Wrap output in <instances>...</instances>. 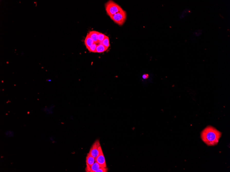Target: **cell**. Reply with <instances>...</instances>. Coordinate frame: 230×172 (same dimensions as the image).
Listing matches in <instances>:
<instances>
[{
    "label": "cell",
    "mask_w": 230,
    "mask_h": 172,
    "mask_svg": "<svg viewBox=\"0 0 230 172\" xmlns=\"http://www.w3.org/2000/svg\"><path fill=\"white\" fill-rule=\"evenodd\" d=\"M222 133L211 126H208L200 134V137L203 142L208 146H214L218 143Z\"/></svg>",
    "instance_id": "6da1fadb"
},
{
    "label": "cell",
    "mask_w": 230,
    "mask_h": 172,
    "mask_svg": "<svg viewBox=\"0 0 230 172\" xmlns=\"http://www.w3.org/2000/svg\"><path fill=\"white\" fill-rule=\"evenodd\" d=\"M105 6L106 12L109 17L123 10L120 6L112 1L107 2Z\"/></svg>",
    "instance_id": "7a4b0ae2"
},
{
    "label": "cell",
    "mask_w": 230,
    "mask_h": 172,
    "mask_svg": "<svg viewBox=\"0 0 230 172\" xmlns=\"http://www.w3.org/2000/svg\"><path fill=\"white\" fill-rule=\"evenodd\" d=\"M110 18L114 23L119 25L122 26L126 21V13L125 11L123 10L114 15L110 16Z\"/></svg>",
    "instance_id": "3957f363"
},
{
    "label": "cell",
    "mask_w": 230,
    "mask_h": 172,
    "mask_svg": "<svg viewBox=\"0 0 230 172\" xmlns=\"http://www.w3.org/2000/svg\"><path fill=\"white\" fill-rule=\"evenodd\" d=\"M100 145V141L99 140H96L93 144L90 149L89 153L92 156L96 159L99 154V148Z\"/></svg>",
    "instance_id": "277c9868"
},
{
    "label": "cell",
    "mask_w": 230,
    "mask_h": 172,
    "mask_svg": "<svg viewBox=\"0 0 230 172\" xmlns=\"http://www.w3.org/2000/svg\"><path fill=\"white\" fill-rule=\"evenodd\" d=\"M95 161L98 163L101 167H107L106 162H105V158H104V154L101 148V146H100L99 148V154L95 159Z\"/></svg>",
    "instance_id": "5b68a950"
},
{
    "label": "cell",
    "mask_w": 230,
    "mask_h": 172,
    "mask_svg": "<svg viewBox=\"0 0 230 172\" xmlns=\"http://www.w3.org/2000/svg\"><path fill=\"white\" fill-rule=\"evenodd\" d=\"M100 167H101L100 165L95 161V163L90 167H86V171L88 172H96Z\"/></svg>",
    "instance_id": "8992f818"
},
{
    "label": "cell",
    "mask_w": 230,
    "mask_h": 172,
    "mask_svg": "<svg viewBox=\"0 0 230 172\" xmlns=\"http://www.w3.org/2000/svg\"><path fill=\"white\" fill-rule=\"evenodd\" d=\"M95 162V159L89 154L88 153L86 158V165L87 166L90 167Z\"/></svg>",
    "instance_id": "52a82bcc"
},
{
    "label": "cell",
    "mask_w": 230,
    "mask_h": 172,
    "mask_svg": "<svg viewBox=\"0 0 230 172\" xmlns=\"http://www.w3.org/2000/svg\"><path fill=\"white\" fill-rule=\"evenodd\" d=\"M99 33V32L97 31H91L88 33L89 36L91 37V39L96 44L99 43L98 41V35Z\"/></svg>",
    "instance_id": "ba28073f"
},
{
    "label": "cell",
    "mask_w": 230,
    "mask_h": 172,
    "mask_svg": "<svg viewBox=\"0 0 230 172\" xmlns=\"http://www.w3.org/2000/svg\"><path fill=\"white\" fill-rule=\"evenodd\" d=\"M95 42L89 36V34H87L85 40V45L87 48H89Z\"/></svg>",
    "instance_id": "9c48e42d"
},
{
    "label": "cell",
    "mask_w": 230,
    "mask_h": 172,
    "mask_svg": "<svg viewBox=\"0 0 230 172\" xmlns=\"http://www.w3.org/2000/svg\"><path fill=\"white\" fill-rule=\"evenodd\" d=\"M108 47H105L102 44H99L97 45L95 53H101L104 52L108 49Z\"/></svg>",
    "instance_id": "30bf717a"
},
{
    "label": "cell",
    "mask_w": 230,
    "mask_h": 172,
    "mask_svg": "<svg viewBox=\"0 0 230 172\" xmlns=\"http://www.w3.org/2000/svg\"><path fill=\"white\" fill-rule=\"evenodd\" d=\"M99 44H102L105 47L108 48L110 46V41H109V37L106 36L103 41Z\"/></svg>",
    "instance_id": "8fae6325"
},
{
    "label": "cell",
    "mask_w": 230,
    "mask_h": 172,
    "mask_svg": "<svg viewBox=\"0 0 230 172\" xmlns=\"http://www.w3.org/2000/svg\"><path fill=\"white\" fill-rule=\"evenodd\" d=\"M5 134L7 137L10 138L14 137V131L12 130H7L5 133Z\"/></svg>",
    "instance_id": "7c38bea8"
},
{
    "label": "cell",
    "mask_w": 230,
    "mask_h": 172,
    "mask_svg": "<svg viewBox=\"0 0 230 172\" xmlns=\"http://www.w3.org/2000/svg\"><path fill=\"white\" fill-rule=\"evenodd\" d=\"M106 35L103 33L99 32L98 35V41L99 43L102 42L106 37Z\"/></svg>",
    "instance_id": "4fadbf2b"
},
{
    "label": "cell",
    "mask_w": 230,
    "mask_h": 172,
    "mask_svg": "<svg viewBox=\"0 0 230 172\" xmlns=\"http://www.w3.org/2000/svg\"><path fill=\"white\" fill-rule=\"evenodd\" d=\"M97 45L96 43H95L87 49L90 52L95 53Z\"/></svg>",
    "instance_id": "5bb4252c"
},
{
    "label": "cell",
    "mask_w": 230,
    "mask_h": 172,
    "mask_svg": "<svg viewBox=\"0 0 230 172\" xmlns=\"http://www.w3.org/2000/svg\"><path fill=\"white\" fill-rule=\"evenodd\" d=\"M108 170L107 167H100L96 172H107Z\"/></svg>",
    "instance_id": "9a60e30c"
},
{
    "label": "cell",
    "mask_w": 230,
    "mask_h": 172,
    "mask_svg": "<svg viewBox=\"0 0 230 172\" xmlns=\"http://www.w3.org/2000/svg\"><path fill=\"white\" fill-rule=\"evenodd\" d=\"M149 77V75L148 74H145L143 75L142 76L143 78L144 79H146L148 78Z\"/></svg>",
    "instance_id": "2e32d148"
},
{
    "label": "cell",
    "mask_w": 230,
    "mask_h": 172,
    "mask_svg": "<svg viewBox=\"0 0 230 172\" xmlns=\"http://www.w3.org/2000/svg\"><path fill=\"white\" fill-rule=\"evenodd\" d=\"M51 80L48 79V80H47V81L48 82H51Z\"/></svg>",
    "instance_id": "e0dca14e"
}]
</instances>
